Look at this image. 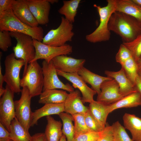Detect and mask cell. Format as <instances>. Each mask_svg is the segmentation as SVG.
Segmentation results:
<instances>
[{"label":"cell","mask_w":141,"mask_h":141,"mask_svg":"<svg viewBox=\"0 0 141 141\" xmlns=\"http://www.w3.org/2000/svg\"><path fill=\"white\" fill-rule=\"evenodd\" d=\"M30 141H48L44 133H39L31 136Z\"/></svg>","instance_id":"41"},{"label":"cell","mask_w":141,"mask_h":141,"mask_svg":"<svg viewBox=\"0 0 141 141\" xmlns=\"http://www.w3.org/2000/svg\"><path fill=\"white\" fill-rule=\"evenodd\" d=\"M10 141H13L12 140H10Z\"/></svg>","instance_id":"49"},{"label":"cell","mask_w":141,"mask_h":141,"mask_svg":"<svg viewBox=\"0 0 141 141\" xmlns=\"http://www.w3.org/2000/svg\"><path fill=\"white\" fill-rule=\"evenodd\" d=\"M11 9L16 16L22 22L32 27L39 25L30 10L26 0H13Z\"/></svg>","instance_id":"16"},{"label":"cell","mask_w":141,"mask_h":141,"mask_svg":"<svg viewBox=\"0 0 141 141\" xmlns=\"http://www.w3.org/2000/svg\"><path fill=\"white\" fill-rule=\"evenodd\" d=\"M4 81V75L2 73V67L0 65V88L3 87V85Z\"/></svg>","instance_id":"44"},{"label":"cell","mask_w":141,"mask_h":141,"mask_svg":"<svg viewBox=\"0 0 141 141\" xmlns=\"http://www.w3.org/2000/svg\"><path fill=\"white\" fill-rule=\"evenodd\" d=\"M13 0H0V15L11 8Z\"/></svg>","instance_id":"39"},{"label":"cell","mask_w":141,"mask_h":141,"mask_svg":"<svg viewBox=\"0 0 141 141\" xmlns=\"http://www.w3.org/2000/svg\"><path fill=\"white\" fill-rule=\"evenodd\" d=\"M132 57L133 56L129 50L122 43L121 44L116 55V62L121 65Z\"/></svg>","instance_id":"35"},{"label":"cell","mask_w":141,"mask_h":141,"mask_svg":"<svg viewBox=\"0 0 141 141\" xmlns=\"http://www.w3.org/2000/svg\"><path fill=\"white\" fill-rule=\"evenodd\" d=\"M134 88L135 91L141 93V78L138 75L136 78Z\"/></svg>","instance_id":"42"},{"label":"cell","mask_w":141,"mask_h":141,"mask_svg":"<svg viewBox=\"0 0 141 141\" xmlns=\"http://www.w3.org/2000/svg\"><path fill=\"white\" fill-rule=\"evenodd\" d=\"M137 66V75L141 78V56L136 60Z\"/></svg>","instance_id":"43"},{"label":"cell","mask_w":141,"mask_h":141,"mask_svg":"<svg viewBox=\"0 0 141 141\" xmlns=\"http://www.w3.org/2000/svg\"><path fill=\"white\" fill-rule=\"evenodd\" d=\"M10 139V132L4 127L3 124L0 122V140Z\"/></svg>","instance_id":"40"},{"label":"cell","mask_w":141,"mask_h":141,"mask_svg":"<svg viewBox=\"0 0 141 141\" xmlns=\"http://www.w3.org/2000/svg\"><path fill=\"white\" fill-rule=\"evenodd\" d=\"M107 5L101 7L95 4L93 5L98 13L100 23L98 27L91 33L87 34L85 39L88 42L95 43L109 40L110 31L108 28V24L112 14L116 11V0H107Z\"/></svg>","instance_id":"3"},{"label":"cell","mask_w":141,"mask_h":141,"mask_svg":"<svg viewBox=\"0 0 141 141\" xmlns=\"http://www.w3.org/2000/svg\"><path fill=\"white\" fill-rule=\"evenodd\" d=\"M58 115L62 122L63 134L66 136L67 141H72L74 137V128L72 115L64 112Z\"/></svg>","instance_id":"29"},{"label":"cell","mask_w":141,"mask_h":141,"mask_svg":"<svg viewBox=\"0 0 141 141\" xmlns=\"http://www.w3.org/2000/svg\"><path fill=\"white\" fill-rule=\"evenodd\" d=\"M20 99L14 101L15 115L20 123L27 131L31 126L32 111L31 108V98L28 89L22 88Z\"/></svg>","instance_id":"8"},{"label":"cell","mask_w":141,"mask_h":141,"mask_svg":"<svg viewBox=\"0 0 141 141\" xmlns=\"http://www.w3.org/2000/svg\"><path fill=\"white\" fill-rule=\"evenodd\" d=\"M116 11L130 15L141 22V7L132 0H116Z\"/></svg>","instance_id":"25"},{"label":"cell","mask_w":141,"mask_h":141,"mask_svg":"<svg viewBox=\"0 0 141 141\" xmlns=\"http://www.w3.org/2000/svg\"><path fill=\"white\" fill-rule=\"evenodd\" d=\"M5 89V92L0 99V121L9 132L11 122L16 117L14 92L7 85Z\"/></svg>","instance_id":"11"},{"label":"cell","mask_w":141,"mask_h":141,"mask_svg":"<svg viewBox=\"0 0 141 141\" xmlns=\"http://www.w3.org/2000/svg\"><path fill=\"white\" fill-rule=\"evenodd\" d=\"M84 115L86 124L91 131L100 132L104 128L93 117L89 109L84 113Z\"/></svg>","instance_id":"34"},{"label":"cell","mask_w":141,"mask_h":141,"mask_svg":"<svg viewBox=\"0 0 141 141\" xmlns=\"http://www.w3.org/2000/svg\"><path fill=\"white\" fill-rule=\"evenodd\" d=\"M42 65L44 76L43 91L58 89H62L69 92L74 90V88L69 84H65L60 80L58 77L57 70L52 61L48 62L44 60Z\"/></svg>","instance_id":"10"},{"label":"cell","mask_w":141,"mask_h":141,"mask_svg":"<svg viewBox=\"0 0 141 141\" xmlns=\"http://www.w3.org/2000/svg\"><path fill=\"white\" fill-rule=\"evenodd\" d=\"M11 37L17 41L16 45L13 48L14 53L17 59L23 60L25 65L23 74L26 71L28 64L34 58L36 50L33 43V38L30 36L23 33L10 32Z\"/></svg>","instance_id":"5"},{"label":"cell","mask_w":141,"mask_h":141,"mask_svg":"<svg viewBox=\"0 0 141 141\" xmlns=\"http://www.w3.org/2000/svg\"><path fill=\"white\" fill-rule=\"evenodd\" d=\"M5 72L4 81L14 93L21 92V79L20 74L21 69L25 65L24 61L17 59L14 53L7 55L4 60Z\"/></svg>","instance_id":"7"},{"label":"cell","mask_w":141,"mask_h":141,"mask_svg":"<svg viewBox=\"0 0 141 141\" xmlns=\"http://www.w3.org/2000/svg\"><path fill=\"white\" fill-rule=\"evenodd\" d=\"M108 105L102 102L94 100L90 103L89 107L92 115L104 128L107 123V119L109 114Z\"/></svg>","instance_id":"26"},{"label":"cell","mask_w":141,"mask_h":141,"mask_svg":"<svg viewBox=\"0 0 141 141\" xmlns=\"http://www.w3.org/2000/svg\"><path fill=\"white\" fill-rule=\"evenodd\" d=\"M30 10L39 24L49 22L50 3L49 0H26Z\"/></svg>","instance_id":"15"},{"label":"cell","mask_w":141,"mask_h":141,"mask_svg":"<svg viewBox=\"0 0 141 141\" xmlns=\"http://www.w3.org/2000/svg\"><path fill=\"white\" fill-rule=\"evenodd\" d=\"M141 106V93L136 91L124 97L113 104L108 105L109 114L114 110L122 108H131Z\"/></svg>","instance_id":"22"},{"label":"cell","mask_w":141,"mask_h":141,"mask_svg":"<svg viewBox=\"0 0 141 141\" xmlns=\"http://www.w3.org/2000/svg\"><path fill=\"white\" fill-rule=\"evenodd\" d=\"M0 31L26 34L40 42L42 41L44 37L42 27H32L24 23L14 15L11 8L0 15Z\"/></svg>","instance_id":"2"},{"label":"cell","mask_w":141,"mask_h":141,"mask_svg":"<svg viewBox=\"0 0 141 141\" xmlns=\"http://www.w3.org/2000/svg\"><path fill=\"white\" fill-rule=\"evenodd\" d=\"M124 127L128 130L133 141H141V118L134 114L125 113L123 116Z\"/></svg>","instance_id":"20"},{"label":"cell","mask_w":141,"mask_h":141,"mask_svg":"<svg viewBox=\"0 0 141 141\" xmlns=\"http://www.w3.org/2000/svg\"><path fill=\"white\" fill-rule=\"evenodd\" d=\"M58 75L61 76L71 82L75 88L78 89L82 95V101L83 103H89L93 101L94 96L97 94L92 89L89 87L78 73H69L57 70Z\"/></svg>","instance_id":"13"},{"label":"cell","mask_w":141,"mask_h":141,"mask_svg":"<svg viewBox=\"0 0 141 141\" xmlns=\"http://www.w3.org/2000/svg\"><path fill=\"white\" fill-rule=\"evenodd\" d=\"M5 91V88L3 87L2 88H0V97H1L4 93Z\"/></svg>","instance_id":"45"},{"label":"cell","mask_w":141,"mask_h":141,"mask_svg":"<svg viewBox=\"0 0 141 141\" xmlns=\"http://www.w3.org/2000/svg\"><path fill=\"white\" fill-rule=\"evenodd\" d=\"M11 139L7 140H0V141H10Z\"/></svg>","instance_id":"48"},{"label":"cell","mask_w":141,"mask_h":141,"mask_svg":"<svg viewBox=\"0 0 141 141\" xmlns=\"http://www.w3.org/2000/svg\"><path fill=\"white\" fill-rule=\"evenodd\" d=\"M64 112V103L47 104L32 112L31 118V126L37 125L38 121L44 116L52 115H58Z\"/></svg>","instance_id":"19"},{"label":"cell","mask_w":141,"mask_h":141,"mask_svg":"<svg viewBox=\"0 0 141 141\" xmlns=\"http://www.w3.org/2000/svg\"><path fill=\"white\" fill-rule=\"evenodd\" d=\"M100 89L101 92L97 96V101L107 104L114 103L124 97L120 92L118 83L113 79L103 82L101 85Z\"/></svg>","instance_id":"12"},{"label":"cell","mask_w":141,"mask_h":141,"mask_svg":"<svg viewBox=\"0 0 141 141\" xmlns=\"http://www.w3.org/2000/svg\"><path fill=\"white\" fill-rule=\"evenodd\" d=\"M122 43L130 51L136 61L141 56V34L132 41Z\"/></svg>","instance_id":"33"},{"label":"cell","mask_w":141,"mask_h":141,"mask_svg":"<svg viewBox=\"0 0 141 141\" xmlns=\"http://www.w3.org/2000/svg\"><path fill=\"white\" fill-rule=\"evenodd\" d=\"M99 136V132L90 131L74 137L72 141H97Z\"/></svg>","instance_id":"37"},{"label":"cell","mask_w":141,"mask_h":141,"mask_svg":"<svg viewBox=\"0 0 141 141\" xmlns=\"http://www.w3.org/2000/svg\"><path fill=\"white\" fill-rule=\"evenodd\" d=\"M135 3L141 7V0H132Z\"/></svg>","instance_id":"46"},{"label":"cell","mask_w":141,"mask_h":141,"mask_svg":"<svg viewBox=\"0 0 141 141\" xmlns=\"http://www.w3.org/2000/svg\"><path fill=\"white\" fill-rule=\"evenodd\" d=\"M64 112L72 115L78 113H84L89 109L82 101L80 93L78 90L69 92L64 103Z\"/></svg>","instance_id":"17"},{"label":"cell","mask_w":141,"mask_h":141,"mask_svg":"<svg viewBox=\"0 0 141 141\" xmlns=\"http://www.w3.org/2000/svg\"><path fill=\"white\" fill-rule=\"evenodd\" d=\"M108 28L119 36L123 42H128L141 34V22L130 15L115 11L110 18Z\"/></svg>","instance_id":"1"},{"label":"cell","mask_w":141,"mask_h":141,"mask_svg":"<svg viewBox=\"0 0 141 141\" xmlns=\"http://www.w3.org/2000/svg\"><path fill=\"white\" fill-rule=\"evenodd\" d=\"M68 93L62 90L54 89L45 90L40 95L38 103L40 104H58L65 102Z\"/></svg>","instance_id":"23"},{"label":"cell","mask_w":141,"mask_h":141,"mask_svg":"<svg viewBox=\"0 0 141 141\" xmlns=\"http://www.w3.org/2000/svg\"><path fill=\"white\" fill-rule=\"evenodd\" d=\"M80 0L63 1V5L58 10L60 14L64 15L65 18L72 23L75 21L77 9Z\"/></svg>","instance_id":"28"},{"label":"cell","mask_w":141,"mask_h":141,"mask_svg":"<svg viewBox=\"0 0 141 141\" xmlns=\"http://www.w3.org/2000/svg\"><path fill=\"white\" fill-rule=\"evenodd\" d=\"M33 40L35 49L36 55L34 58L31 62L39 59H44L49 62L57 56L67 55L70 54L73 51L72 47L69 44H66L62 46L56 47L45 44L34 39Z\"/></svg>","instance_id":"9"},{"label":"cell","mask_w":141,"mask_h":141,"mask_svg":"<svg viewBox=\"0 0 141 141\" xmlns=\"http://www.w3.org/2000/svg\"><path fill=\"white\" fill-rule=\"evenodd\" d=\"M74 122V137L91 131L87 127L85 120L84 113L72 115Z\"/></svg>","instance_id":"31"},{"label":"cell","mask_w":141,"mask_h":141,"mask_svg":"<svg viewBox=\"0 0 141 141\" xmlns=\"http://www.w3.org/2000/svg\"><path fill=\"white\" fill-rule=\"evenodd\" d=\"M52 61L56 70L69 73H78L85 62L84 59H76L65 55L57 56Z\"/></svg>","instance_id":"14"},{"label":"cell","mask_w":141,"mask_h":141,"mask_svg":"<svg viewBox=\"0 0 141 141\" xmlns=\"http://www.w3.org/2000/svg\"><path fill=\"white\" fill-rule=\"evenodd\" d=\"M113 132L114 141H133L129 136L125 128L118 121L112 125Z\"/></svg>","instance_id":"32"},{"label":"cell","mask_w":141,"mask_h":141,"mask_svg":"<svg viewBox=\"0 0 141 141\" xmlns=\"http://www.w3.org/2000/svg\"><path fill=\"white\" fill-rule=\"evenodd\" d=\"M73 25L64 17H61L59 26L50 30L43 37L42 42L50 46L60 47L64 45L67 42L72 41L74 35Z\"/></svg>","instance_id":"6"},{"label":"cell","mask_w":141,"mask_h":141,"mask_svg":"<svg viewBox=\"0 0 141 141\" xmlns=\"http://www.w3.org/2000/svg\"><path fill=\"white\" fill-rule=\"evenodd\" d=\"M104 73L107 76L114 79L119 86L120 93L125 97L136 91L134 86L127 78L121 68L117 72L105 70Z\"/></svg>","instance_id":"18"},{"label":"cell","mask_w":141,"mask_h":141,"mask_svg":"<svg viewBox=\"0 0 141 141\" xmlns=\"http://www.w3.org/2000/svg\"><path fill=\"white\" fill-rule=\"evenodd\" d=\"M78 73L86 83L91 85L92 89L96 92L98 95L101 92L100 87L102 83L105 80L112 79L108 76H102L95 73L84 67Z\"/></svg>","instance_id":"21"},{"label":"cell","mask_w":141,"mask_h":141,"mask_svg":"<svg viewBox=\"0 0 141 141\" xmlns=\"http://www.w3.org/2000/svg\"><path fill=\"white\" fill-rule=\"evenodd\" d=\"M46 118L47 124L44 133L48 141H59L63 134L62 129V124L51 115Z\"/></svg>","instance_id":"24"},{"label":"cell","mask_w":141,"mask_h":141,"mask_svg":"<svg viewBox=\"0 0 141 141\" xmlns=\"http://www.w3.org/2000/svg\"><path fill=\"white\" fill-rule=\"evenodd\" d=\"M97 141H114L113 129L112 125L107 123L105 127L99 132Z\"/></svg>","instance_id":"38"},{"label":"cell","mask_w":141,"mask_h":141,"mask_svg":"<svg viewBox=\"0 0 141 141\" xmlns=\"http://www.w3.org/2000/svg\"><path fill=\"white\" fill-rule=\"evenodd\" d=\"M10 32L0 31V48L4 52L7 51L12 45Z\"/></svg>","instance_id":"36"},{"label":"cell","mask_w":141,"mask_h":141,"mask_svg":"<svg viewBox=\"0 0 141 141\" xmlns=\"http://www.w3.org/2000/svg\"><path fill=\"white\" fill-rule=\"evenodd\" d=\"M59 141H67L66 136L63 134L61 138Z\"/></svg>","instance_id":"47"},{"label":"cell","mask_w":141,"mask_h":141,"mask_svg":"<svg viewBox=\"0 0 141 141\" xmlns=\"http://www.w3.org/2000/svg\"><path fill=\"white\" fill-rule=\"evenodd\" d=\"M121 65L127 78L134 86L137 75V66L136 60L132 57Z\"/></svg>","instance_id":"30"},{"label":"cell","mask_w":141,"mask_h":141,"mask_svg":"<svg viewBox=\"0 0 141 141\" xmlns=\"http://www.w3.org/2000/svg\"><path fill=\"white\" fill-rule=\"evenodd\" d=\"M44 76L42 67L37 61L28 64L20 81L21 87H26L32 97L40 95L43 92Z\"/></svg>","instance_id":"4"},{"label":"cell","mask_w":141,"mask_h":141,"mask_svg":"<svg viewBox=\"0 0 141 141\" xmlns=\"http://www.w3.org/2000/svg\"><path fill=\"white\" fill-rule=\"evenodd\" d=\"M9 132L13 141H30L31 136L15 117L11 123Z\"/></svg>","instance_id":"27"}]
</instances>
